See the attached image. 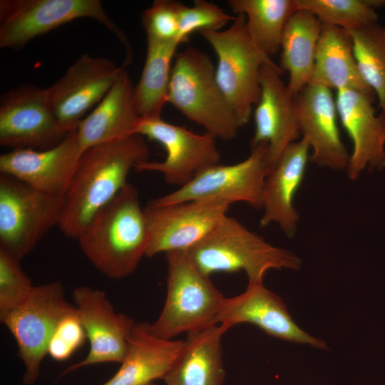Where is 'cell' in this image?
I'll return each instance as SVG.
<instances>
[{"instance_id":"obj_1","label":"cell","mask_w":385,"mask_h":385,"mask_svg":"<svg viewBox=\"0 0 385 385\" xmlns=\"http://www.w3.org/2000/svg\"><path fill=\"white\" fill-rule=\"evenodd\" d=\"M149 148L143 135L93 145L83 151L64 195L58 227L76 239L93 215L128 183L131 169L148 160Z\"/></svg>"},{"instance_id":"obj_2","label":"cell","mask_w":385,"mask_h":385,"mask_svg":"<svg viewBox=\"0 0 385 385\" xmlns=\"http://www.w3.org/2000/svg\"><path fill=\"white\" fill-rule=\"evenodd\" d=\"M77 240L91 264L107 277L119 279L133 273L149 244L137 188L128 183L93 215Z\"/></svg>"},{"instance_id":"obj_3","label":"cell","mask_w":385,"mask_h":385,"mask_svg":"<svg viewBox=\"0 0 385 385\" xmlns=\"http://www.w3.org/2000/svg\"><path fill=\"white\" fill-rule=\"evenodd\" d=\"M188 250L203 274L243 270L248 284L262 283L270 270H297L301 267V260L292 252L270 244L227 215Z\"/></svg>"},{"instance_id":"obj_4","label":"cell","mask_w":385,"mask_h":385,"mask_svg":"<svg viewBox=\"0 0 385 385\" xmlns=\"http://www.w3.org/2000/svg\"><path fill=\"white\" fill-rule=\"evenodd\" d=\"M168 103L215 138L230 140L241 127L217 83L210 58L195 48L175 56Z\"/></svg>"},{"instance_id":"obj_5","label":"cell","mask_w":385,"mask_h":385,"mask_svg":"<svg viewBox=\"0 0 385 385\" xmlns=\"http://www.w3.org/2000/svg\"><path fill=\"white\" fill-rule=\"evenodd\" d=\"M167 294L158 319L150 324L158 337L172 339L216 324L225 298L192 262L188 250L165 253Z\"/></svg>"},{"instance_id":"obj_6","label":"cell","mask_w":385,"mask_h":385,"mask_svg":"<svg viewBox=\"0 0 385 385\" xmlns=\"http://www.w3.org/2000/svg\"><path fill=\"white\" fill-rule=\"evenodd\" d=\"M200 34L217 56V83L242 126L249 122L252 106L260 98L261 66L276 63L251 39L244 14L236 15L232 25L225 31Z\"/></svg>"},{"instance_id":"obj_7","label":"cell","mask_w":385,"mask_h":385,"mask_svg":"<svg viewBox=\"0 0 385 385\" xmlns=\"http://www.w3.org/2000/svg\"><path fill=\"white\" fill-rule=\"evenodd\" d=\"M80 18L93 19L132 51L124 33L108 17L100 0H1L0 47L21 48L35 37Z\"/></svg>"},{"instance_id":"obj_8","label":"cell","mask_w":385,"mask_h":385,"mask_svg":"<svg viewBox=\"0 0 385 385\" xmlns=\"http://www.w3.org/2000/svg\"><path fill=\"white\" fill-rule=\"evenodd\" d=\"M63 197L0 174V248L19 260L30 253L58 225Z\"/></svg>"},{"instance_id":"obj_9","label":"cell","mask_w":385,"mask_h":385,"mask_svg":"<svg viewBox=\"0 0 385 385\" xmlns=\"http://www.w3.org/2000/svg\"><path fill=\"white\" fill-rule=\"evenodd\" d=\"M76 309L65 297L58 282L34 286L18 307L0 317L14 337L18 354L24 366L23 382L32 385L38 380L50 339L60 321Z\"/></svg>"},{"instance_id":"obj_10","label":"cell","mask_w":385,"mask_h":385,"mask_svg":"<svg viewBox=\"0 0 385 385\" xmlns=\"http://www.w3.org/2000/svg\"><path fill=\"white\" fill-rule=\"evenodd\" d=\"M272 166L267 143L252 148L243 161L230 165H215L197 174L188 183L160 197L151 200L163 205L178 202L224 200L244 202L262 207L265 179Z\"/></svg>"},{"instance_id":"obj_11","label":"cell","mask_w":385,"mask_h":385,"mask_svg":"<svg viewBox=\"0 0 385 385\" xmlns=\"http://www.w3.org/2000/svg\"><path fill=\"white\" fill-rule=\"evenodd\" d=\"M135 134L160 143L167 152L163 161H144L135 169L139 172L160 173L166 183L179 188L202 170L220 164L221 160L213 135L207 133L196 134L161 118H140Z\"/></svg>"},{"instance_id":"obj_12","label":"cell","mask_w":385,"mask_h":385,"mask_svg":"<svg viewBox=\"0 0 385 385\" xmlns=\"http://www.w3.org/2000/svg\"><path fill=\"white\" fill-rule=\"evenodd\" d=\"M232 205L224 200L159 205L150 200L143 208L149 235L146 257L188 250L202 240L227 215Z\"/></svg>"},{"instance_id":"obj_13","label":"cell","mask_w":385,"mask_h":385,"mask_svg":"<svg viewBox=\"0 0 385 385\" xmlns=\"http://www.w3.org/2000/svg\"><path fill=\"white\" fill-rule=\"evenodd\" d=\"M67 135L58 126L46 90L23 84L0 98V145L12 150H47Z\"/></svg>"},{"instance_id":"obj_14","label":"cell","mask_w":385,"mask_h":385,"mask_svg":"<svg viewBox=\"0 0 385 385\" xmlns=\"http://www.w3.org/2000/svg\"><path fill=\"white\" fill-rule=\"evenodd\" d=\"M124 68L106 58L82 54L46 88L48 103L64 133L77 129L83 115L104 98Z\"/></svg>"},{"instance_id":"obj_15","label":"cell","mask_w":385,"mask_h":385,"mask_svg":"<svg viewBox=\"0 0 385 385\" xmlns=\"http://www.w3.org/2000/svg\"><path fill=\"white\" fill-rule=\"evenodd\" d=\"M72 297L90 349L83 360L66 368L60 376L93 364H120L135 322L125 314L116 312L106 292L101 289L79 286L73 289Z\"/></svg>"},{"instance_id":"obj_16","label":"cell","mask_w":385,"mask_h":385,"mask_svg":"<svg viewBox=\"0 0 385 385\" xmlns=\"http://www.w3.org/2000/svg\"><path fill=\"white\" fill-rule=\"evenodd\" d=\"M242 323L255 325L282 340L329 349L324 341L307 334L294 322L283 300L265 287L263 282L248 284L243 293L225 298L216 324L227 331Z\"/></svg>"},{"instance_id":"obj_17","label":"cell","mask_w":385,"mask_h":385,"mask_svg":"<svg viewBox=\"0 0 385 385\" xmlns=\"http://www.w3.org/2000/svg\"><path fill=\"white\" fill-rule=\"evenodd\" d=\"M282 72L277 64L265 63L261 66L260 96L254 113L255 130L251 147L267 143L272 166L301 133L297 95L282 81Z\"/></svg>"},{"instance_id":"obj_18","label":"cell","mask_w":385,"mask_h":385,"mask_svg":"<svg viewBox=\"0 0 385 385\" xmlns=\"http://www.w3.org/2000/svg\"><path fill=\"white\" fill-rule=\"evenodd\" d=\"M82 153L76 130L50 149H16L2 154L0 172L41 191L64 197Z\"/></svg>"},{"instance_id":"obj_19","label":"cell","mask_w":385,"mask_h":385,"mask_svg":"<svg viewBox=\"0 0 385 385\" xmlns=\"http://www.w3.org/2000/svg\"><path fill=\"white\" fill-rule=\"evenodd\" d=\"M338 116L353 143L346 169L348 178L354 180L361 171L385 168V113L376 115L372 103L374 93L353 89L337 91Z\"/></svg>"},{"instance_id":"obj_20","label":"cell","mask_w":385,"mask_h":385,"mask_svg":"<svg viewBox=\"0 0 385 385\" xmlns=\"http://www.w3.org/2000/svg\"><path fill=\"white\" fill-rule=\"evenodd\" d=\"M297 104L300 133L313 150L309 160L333 170L347 169L350 155L340 138L331 89L310 83L297 95Z\"/></svg>"},{"instance_id":"obj_21","label":"cell","mask_w":385,"mask_h":385,"mask_svg":"<svg viewBox=\"0 0 385 385\" xmlns=\"http://www.w3.org/2000/svg\"><path fill=\"white\" fill-rule=\"evenodd\" d=\"M310 145L307 138L289 144L267 175L262 195L261 227L277 223L288 237L297 232L299 215L294 206L309 160Z\"/></svg>"},{"instance_id":"obj_22","label":"cell","mask_w":385,"mask_h":385,"mask_svg":"<svg viewBox=\"0 0 385 385\" xmlns=\"http://www.w3.org/2000/svg\"><path fill=\"white\" fill-rule=\"evenodd\" d=\"M134 88L124 68L98 106L79 123L76 131L82 151L135 134L140 117L135 106Z\"/></svg>"},{"instance_id":"obj_23","label":"cell","mask_w":385,"mask_h":385,"mask_svg":"<svg viewBox=\"0 0 385 385\" xmlns=\"http://www.w3.org/2000/svg\"><path fill=\"white\" fill-rule=\"evenodd\" d=\"M183 343V340L158 337L152 333L150 324L135 322L120 368L101 385H146L156 379H163L174 364Z\"/></svg>"},{"instance_id":"obj_24","label":"cell","mask_w":385,"mask_h":385,"mask_svg":"<svg viewBox=\"0 0 385 385\" xmlns=\"http://www.w3.org/2000/svg\"><path fill=\"white\" fill-rule=\"evenodd\" d=\"M226 332L222 325L215 324L188 333L163 378L165 385H222L225 371L221 340Z\"/></svg>"},{"instance_id":"obj_25","label":"cell","mask_w":385,"mask_h":385,"mask_svg":"<svg viewBox=\"0 0 385 385\" xmlns=\"http://www.w3.org/2000/svg\"><path fill=\"white\" fill-rule=\"evenodd\" d=\"M310 83L337 91L353 89L374 93L358 69L349 32L329 24H322Z\"/></svg>"},{"instance_id":"obj_26","label":"cell","mask_w":385,"mask_h":385,"mask_svg":"<svg viewBox=\"0 0 385 385\" xmlns=\"http://www.w3.org/2000/svg\"><path fill=\"white\" fill-rule=\"evenodd\" d=\"M321 29L317 17L303 9L295 11L286 24L279 67L289 73L287 86L294 95L311 82Z\"/></svg>"},{"instance_id":"obj_27","label":"cell","mask_w":385,"mask_h":385,"mask_svg":"<svg viewBox=\"0 0 385 385\" xmlns=\"http://www.w3.org/2000/svg\"><path fill=\"white\" fill-rule=\"evenodd\" d=\"M148 40L145 64L134 98L138 113L143 118H161L168 103L172 59L175 56L178 41Z\"/></svg>"},{"instance_id":"obj_28","label":"cell","mask_w":385,"mask_h":385,"mask_svg":"<svg viewBox=\"0 0 385 385\" xmlns=\"http://www.w3.org/2000/svg\"><path fill=\"white\" fill-rule=\"evenodd\" d=\"M234 14H244L247 32L257 47L271 58L281 49L282 35L297 0H229Z\"/></svg>"},{"instance_id":"obj_29","label":"cell","mask_w":385,"mask_h":385,"mask_svg":"<svg viewBox=\"0 0 385 385\" xmlns=\"http://www.w3.org/2000/svg\"><path fill=\"white\" fill-rule=\"evenodd\" d=\"M359 73L379 99L385 113V34L375 23L349 31Z\"/></svg>"},{"instance_id":"obj_30","label":"cell","mask_w":385,"mask_h":385,"mask_svg":"<svg viewBox=\"0 0 385 385\" xmlns=\"http://www.w3.org/2000/svg\"><path fill=\"white\" fill-rule=\"evenodd\" d=\"M298 9L314 14L322 24L347 31L377 23L376 9L385 5L382 0H297Z\"/></svg>"},{"instance_id":"obj_31","label":"cell","mask_w":385,"mask_h":385,"mask_svg":"<svg viewBox=\"0 0 385 385\" xmlns=\"http://www.w3.org/2000/svg\"><path fill=\"white\" fill-rule=\"evenodd\" d=\"M34 287L20 260L0 248V317L20 306Z\"/></svg>"},{"instance_id":"obj_32","label":"cell","mask_w":385,"mask_h":385,"mask_svg":"<svg viewBox=\"0 0 385 385\" xmlns=\"http://www.w3.org/2000/svg\"><path fill=\"white\" fill-rule=\"evenodd\" d=\"M235 18L216 4L205 0H195L191 7L183 4L179 14L178 40L180 43H185L195 31H220Z\"/></svg>"},{"instance_id":"obj_33","label":"cell","mask_w":385,"mask_h":385,"mask_svg":"<svg viewBox=\"0 0 385 385\" xmlns=\"http://www.w3.org/2000/svg\"><path fill=\"white\" fill-rule=\"evenodd\" d=\"M182 5V3L172 0L154 1L142 14L147 39L178 41L179 14Z\"/></svg>"},{"instance_id":"obj_34","label":"cell","mask_w":385,"mask_h":385,"mask_svg":"<svg viewBox=\"0 0 385 385\" xmlns=\"http://www.w3.org/2000/svg\"><path fill=\"white\" fill-rule=\"evenodd\" d=\"M87 339L77 309L58 324L48 343L47 353L56 361L68 359Z\"/></svg>"},{"instance_id":"obj_35","label":"cell","mask_w":385,"mask_h":385,"mask_svg":"<svg viewBox=\"0 0 385 385\" xmlns=\"http://www.w3.org/2000/svg\"><path fill=\"white\" fill-rule=\"evenodd\" d=\"M146 385H158V384H155V383L153 381V382L149 383V384H146Z\"/></svg>"},{"instance_id":"obj_36","label":"cell","mask_w":385,"mask_h":385,"mask_svg":"<svg viewBox=\"0 0 385 385\" xmlns=\"http://www.w3.org/2000/svg\"><path fill=\"white\" fill-rule=\"evenodd\" d=\"M383 29H384V34H385V25H384V26L383 27Z\"/></svg>"}]
</instances>
